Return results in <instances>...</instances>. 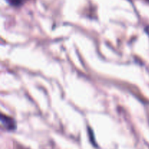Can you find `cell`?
I'll return each mask as SVG.
<instances>
[{
    "mask_svg": "<svg viewBox=\"0 0 149 149\" xmlns=\"http://www.w3.org/2000/svg\"><path fill=\"white\" fill-rule=\"evenodd\" d=\"M1 121L2 125L4 126V127L7 130H13L15 129V121L12 118L2 115L1 116Z\"/></svg>",
    "mask_w": 149,
    "mask_h": 149,
    "instance_id": "6da1fadb",
    "label": "cell"
},
{
    "mask_svg": "<svg viewBox=\"0 0 149 149\" xmlns=\"http://www.w3.org/2000/svg\"><path fill=\"white\" fill-rule=\"evenodd\" d=\"M9 4L13 7H19L23 4V0H6Z\"/></svg>",
    "mask_w": 149,
    "mask_h": 149,
    "instance_id": "7a4b0ae2",
    "label": "cell"
}]
</instances>
